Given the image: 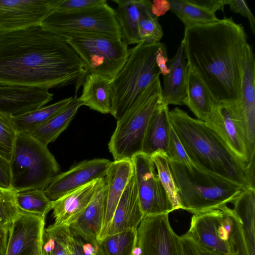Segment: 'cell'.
I'll return each mask as SVG.
<instances>
[{
  "label": "cell",
  "instance_id": "49",
  "mask_svg": "<svg viewBox=\"0 0 255 255\" xmlns=\"http://www.w3.org/2000/svg\"></svg>",
  "mask_w": 255,
  "mask_h": 255
},
{
  "label": "cell",
  "instance_id": "25",
  "mask_svg": "<svg viewBox=\"0 0 255 255\" xmlns=\"http://www.w3.org/2000/svg\"><path fill=\"white\" fill-rule=\"evenodd\" d=\"M112 80L100 75L88 73L78 98L82 105L102 114H111Z\"/></svg>",
  "mask_w": 255,
  "mask_h": 255
},
{
  "label": "cell",
  "instance_id": "13",
  "mask_svg": "<svg viewBox=\"0 0 255 255\" xmlns=\"http://www.w3.org/2000/svg\"><path fill=\"white\" fill-rule=\"evenodd\" d=\"M168 214L143 218L137 229L140 255H183L180 236L171 226Z\"/></svg>",
  "mask_w": 255,
  "mask_h": 255
},
{
  "label": "cell",
  "instance_id": "26",
  "mask_svg": "<svg viewBox=\"0 0 255 255\" xmlns=\"http://www.w3.org/2000/svg\"><path fill=\"white\" fill-rule=\"evenodd\" d=\"M183 104L199 120L204 122L208 120L217 104L200 79L188 66Z\"/></svg>",
  "mask_w": 255,
  "mask_h": 255
},
{
  "label": "cell",
  "instance_id": "30",
  "mask_svg": "<svg viewBox=\"0 0 255 255\" xmlns=\"http://www.w3.org/2000/svg\"><path fill=\"white\" fill-rule=\"evenodd\" d=\"M170 10L183 22L185 28L217 21L216 13L190 2L189 0H168Z\"/></svg>",
  "mask_w": 255,
  "mask_h": 255
},
{
  "label": "cell",
  "instance_id": "35",
  "mask_svg": "<svg viewBox=\"0 0 255 255\" xmlns=\"http://www.w3.org/2000/svg\"><path fill=\"white\" fill-rule=\"evenodd\" d=\"M159 179L169 196L175 209H180L178 190L173 178L169 159L163 152H156L151 156Z\"/></svg>",
  "mask_w": 255,
  "mask_h": 255
},
{
  "label": "cell",
  "instance_id": "48",
  "mask_svg": "<svg viewBox=\"0 0 255 255\" xmlns=\"http://www.w3.org/2000/svg\"><path fill=\"white\" fill-rule=\"evenodd\" d=\"M8 238V231L0 226V255H5Z\"/></svg>",
  "mask_w": 255,
  "mask_h": 255
},
{
  "label": "cell",
  "instance_id": "27",
  "mask_svg": "<svg viewBox=\"0 0 255 255\" xmlns=\"http://www.w3.org/2000/svg\"><path fill=\"white\" fill-rule=\"evenodd\" d=\"M82 106V103L77 96H75L65 108L29 134L47 145L49 143L54 141L67 128L78 110Z\"/></svg>",
  "mask_w": 255,
  "mask_h": 255
},
{
  "label": "cell",
  "instance_id": "36",
  "mask_svg": "<svg viewBox=\"0 0 255 255\" xmlns=\"http://www.w3.org/2000/svg\"><path fill=\"white\" fill-rule=\"evenodd\" d=\"M19 213L16 192L0 187V226L8 231Z\"/></svg>",
  "mask_w": 255,
  "mask_h": 255
},
{
  "label": "cell",
  "instance_id": "1",
  "mask_svg": "<svg viewBox=\"0 0 255 255\" xmlns=\"http://www.w3.org/2000/svg\"><path fill=\"white\" fill-rule=\"evenodd\" d=\"M87 67L67 39L41 25L0 32V85L50 89L74 84L75 96Z\"/></svg>",
  "mask_w": 255,
  "mask_h": 255
},
{
  "label": "cell",
  "instance_id": "45",
  "mask_svg": "<svg viewBox=\"0 0 255 255\" xmlns=\"http://www.w3.org/2000/svg\"><path fill=\"white\" fill-rule=\"evenodd\" d=\"M167 48L164 43L157 50L156 55V64L160 71V74L165 76L168 73V69L167 66L168 62Z\"/></svg>",
  "mask_w": 255,
  "mask_h": 255
},
{
  "label": "cell",
  "instance_id": "11",
  "mask_svg": "<svg viewBox=\"0 0 255 255\" xmlns=\"http://www.w3.org/2000/svg\"><path fill=\"white\" fill-rule=\"evenodd\" d=\"M131 161L144 217L169 214L174 211V206L155 171L151 156L140 153L135 155Z\"/></svg>",
  "mask_w": 255,
  "mask_h": 255
},
{
  "label": "cell",
  "instance_id": "16",
  "mask_svg": "<svg viewBox=\"0 0 255 255\" xmlns=\"http://www.w3.org/2000/svg\"><path fill=\"white\" fill-rule=\"evenodd\" d=\"M45 218L20 212L8 231L5 255H41Z\"/></svg>",
  "mask_w": 255,
  "mask_h": 255
},
{
  "label": "cell",
  "instance_id": "3",
  "mask_svg": "<svg viewBox=\"0 0 255 255\" xmlns=\"http://www.w3.org/2000/svg\"><path fill=\"white\" fill-rule=\"evenodd\" d=\"M169 117L194 165L246 188V164L205 122L192 118L178 107L169 111Z\"/></svg>",
  "mask_w": 255,
  "mask_h": 255
},
{
  "label": "cell",
  "instance_id": "15",
  "mask_svg": "<svg viewBox=\"0 0 255 255\" xmlns=\"http://www.w3.org/2000/svg\"><path fill=\"white\" fill-rule=\"evenodd\" d=\"M112 161L105 158L83 161L58 174L44 190L52 201L96 180L105 178Z\"/></svg>",
  "mask_w": 255,
  "mask_h": 255
},
{
  "label": "cell",
  "instance_id": "6",
  "mask_svg": "<svg viewBox=\"0 0 255 255\" xmlns=\"http://www.w3.org/2000/svg\"><path fill=\"white\" fill-rule=\"evenodd\" d=\"M158 77L142 92L134 104L117 122L108 143L114 160H131L142 153L146 129L150 118L161 105L165 104Z\"/></svg>",
  "mask_w": 255,
  "mask_h": 255
},
{
  "label": "cell",
  "instance_id": "23",
  "mask_svg": "<svg viewBox=\"0 0 255 255\" xmlns=\"http://www.w3.org/2000/svg\"><path fill=\"white\" fill-rule=\"evenodd\" d=\"M168 73L163 76V87L161 95L167 105H184L188 65L184 48L181 42L174 57L167 62Z\"/></svg>",
  "mask_w": 255,
  "mask_h": 255
},
{
  "label": "cell",
  "instance_id": "21",
  "mask_svg": "<svg viewBox=\"0 0 255 255\" xmlns=\"http://www.w3.org/2000/svg\"><path fill=\"white\" fill-rule=\"evenodd\" d=\"M133 172L131 160L112 161L105 177L107 197L105 213L98 243L103 239L117 206Z\"/></svg>",
  "mask_w": 255,
  "mask_h": 255
},
{
  "label": "cell",
  "instance_id": "31",
  "mask_svg": "<svg viewBox=\"0 0 255 255\" xmlns=\"http://www.w3.org/2000/svg\"><path fill=\"white\" fill-rule=\"evenodd\" d=\"M72 239L69 226L49 225L44 230L41 255H67Z\"/></svg>",
  "mask_w": 255,
  "mask_h": 255
},
{
  "label": "cell",
  "instance_id": "8",
  "mask_svg": "<svg viewBox=\"0 0 255 255\" xmlns=\"http://www.w3.org/2000/svg\"><path fill=\"white\" fill-rule=\"evenodd\" d=\"M41 26L66 39L75 35L97 34L122 40L115 9L107 2L75 11L63 12L54 9Z\"/></svg>",
  "mask_w": 255,
  "mask_h": 255
},
{
  "label": "cell",
  "instance_id": "9",
  "mask_svg": "<svg viewBox=\"0 0 255 255\" xmlns=\"http://www.w3.org/2000/svg\"><path fill=\"white\" fill-rule=\"evenodd\" d=\"M86 65L90 73L112 80L124 67L128 45L122 40L97 34L79 35L67 38Z\"/></svg>",
  "mask_w": 255,
  "mask_h": 255
},
{
  "label": "cell",
  "instance_id": "17",
  "mask_svg": "<svg viewBox=\"0 0 255 255\" xmlns=\"http://www.w3.org/2000/svg\"><path fill=\"white\" fill-rule=\"evenodd\" d=\"M49 90L0 85V111L16 116L43 107L53 99Z\"/></svg>",
  "mask_w": 255,
  "mask_h": 255
},
{
  "label": "cell",
  "instance_id": "46",
  "mask_svg": "<svg viewBox=\"0 0 255 255\" xmlns=\"http://www.w3.org/2000/svg\"><path fill=\"white\" fill-rule=\"evenodd\" d=\"M246 184L245 188L255 189V155H254L246 168Z\"/></svg>",
  "mask_w": 255,
  "mask_h": 255
},
{
  "label": "cell",
  "instance_id": "38",
  "mask_svg": "<svg viewBox=\"0 0 255 255\" xmlns=\"http://www.w3.org/2000/svg\"><path fill=\"white\" fill-rule=\"evenodd\" d=\"M166 154L170 160L182 163L188 166L193 164L172 126Z\"/></svg>",
  "mask_w": 255,
  "mask_h": 255
},
{
  "label": "cell",
  "instance_id": "40",
  "mask_svg": "<svg viewBox=\"0 0 255 255\" xmlns=\"http://www.w3.org/2000/svg\"><path fill=\"white\" fill-rule=\"evenodd\" d=\"M180 240L183 255H226L204 248L186 233L180 236Z\"/></svg>",
  "mask_w": 255,
  "mask_h": 255
},
{
  "label": "cell",
  "instance_id": "29",
  "mask_svg": "<svg viewBox=\"0 0 255 255\" xmlns=\"http://www.w3.org/2000/svg\"><path fill=\"white\" fill-rule=\"evenodd\" d=\"M73 97L65 98L53 104L42 107L16 116L11 120L16 133L29 134L65 108Z\"/></svg>",
  "mask_w": 255,
  "mask_h": 255
},
{
  "label": "cell",
  "instance_id": "5",
  "mask_svg": "<svg viewBox=\"0 0 255 255\" xmlns=\"http://www.w3.org/2000/svg\"><path fill=\"white\" fill-rule=\"evenodd\" d=\"M162 43L140 42L129 49L122 69L111 82L112 111L117 120L121 119L160 71L156 55Z\"/></svg>",
  "mask_w": 255,
  "mask_h": 255
},
{
  "label": "cell",
  "instance_id": "2",
  "mask_svg": "<svg viewBox=\"0 0 255 255\" xmlns=\"http://www.w3.org/2000/svg\"><path fill=\"white\" fill-rule=\"evenodd\" d=\"M188 66L217 104L240 99L248 35L232 17L185 28L181 42Z\"/></svg>",
  "mask_w": 255,
  "mask_h": 255
},
{
  "label": "cell",
  "instance_id": "32",
  "mask_svg": "<svg viewBox=\"0 0 255 255\" xmlns=\"http://www.w3.org/2000/svg\"><path fill=\"white\" fill-rule=\"evenodd\" d=\"M16 201L20 212L46 218L52 210V201L44 190L31 189L16 193Z\"/></svg>",
  "mask_w": 255,
  "mask_h": 255
},
{
  "label": "cell",
  "instance_id": "39",
  "mask_svg": "<svg viewBox=\"0 0 255 255\" xmlns=\"http://www.w3.org/2000/svg\"><path fill=\"white\" fill-rule=\"evenodd\" d=\"M73 255H105L98 243H92L73 235L72 243Z\"/></svg>",
  "mask_w": 255,
  "mask_h": 255
},
{
  "label": "cell",
  "instance_id": "24",
  "mask_svg": "<svg viewBox=\"0 0 255 255\" xmlns=\"http://www.w3.org/2000/svg\"><path fill=\"white\" fill-rule=\"evenodd\" d=\"M168 106L163 104L152 115L145 134L142 153L151 156L158 152L166 153L171 125Z\"/></svg>",
  "mask_w": 255,
  "mask_h": 255
},
{
  "label": "cell",
  "instance_id": "18",
  "mask_svg": "<svg viewBox=\"0 0 255 255\" xmlns=\"http://www.w3.org/2000/svg\"><path fill=\"white\" fill-rule=\"evenodd\" d=\"M239 103L252 156L255 152V61L252 47L249 43L245 49Z\"/></svg>",
  "mask_w": 255,
  "mask_h": 255
},
{
  "label": "cell",
  "instance_id": "37",
  "mask_svg": "<svg viewBox=\"0 0 255 255\" xmlns=\"http://www.w3.org/2000/svg\"><path fill=\"white\" fill-rule=\"evenodd\" d=\"M16 135L11 116L0 111V155L9 161Z\"/></svg>",
  "mask_w": 255,
  "mask_h": 255
},
{
  "label": "cell",
  "instance_id": "14",
  "mask_svg": "<svg viewBox=\"0 0 255 255\" xmlns=\"http://www.w3.org/2000/svg\"><path fill=\"white\" fill-rule=\"evenodd\" d=\"M62 0H0V32L41 25Z\"/></svg>",
  "mask_w": 255,
  "mask_h": 255
},
{
  "label": "cell",
  "instance_id": "42",
  "mask_svg": "<svg viewBox=\"0 0 255 255\" xmlns=\"http://www.w3.org/2000/svg\"><path fill=\"white\" fill-rule=\"evenodd\" d=\"M226 5L229 6L231 10L239 13L249 20L252 32L255 33V18L246 1L243 0H226Z\"/></svg>",
  "mask_w": 255,
  "mask_h": 255
},
{
  "label": "cell",
  "instance_id": "41",
  "mask_svg": "<svg viewBox=\"0 0 255 255\" xmlns=\"http://www.w3.org/2000/svg\"><path fill=\"white\" fill-rule=\"evenodd\" d=\"M106 2V0H62L55 10L63 12L75 11Z\"/></svg>",
  "mask_w": 255,
  "mask_h": 255
},
{
  "label": "cell",
  "instance_id": "43",
  "mask_svg": "<svg viewBox=\"0 0 255 255\" xmlns=\"http://www.w3.org/2000/svg\"><path fill=\"white\" fill-rule=\"evenodd\" d=\"M0 187L11 189L10 161L0 155Z\"/></svg>",
  "mask_w": 255,
  "mask_h": 255
},
{
  "label": "cell",
  "instance_id": "33",
  "mask_svg": "<svg viewBox=\"0 0 255 255\" xmlns=\"http://www.w3.org/2000/svg\"><path fill=\"white\" fill-rule=\"evenodd\" d=\"M98 243L105 255H133L137 246V230H127L107 236Z\"/></svg>",
  "mask_w": 255,
  "mask_h": 255
},
{
  "label": "cell",
  "instance_id": "19",
  "mask_svg": "<svg viewBox=\"0 0 255 255\" xmlns=\"http://www.w3.org/2000/svg\"><path fill=\"white\" fill-rule=\"evenodd\" d=\"M105 180H96L52 201L53 224L70 227L75 222Z\"/></svg>",
  "mask_w": 255,
  "mask_h": 255
},
{
  "label": "cell",
  "instance_id": "44",
  "mask_svg": "<svg viewBox=\"0 0 255 255\" xmlns=\"http://www.w3.org/2000/svg\"><path fill=\"white\" fill-rule=\"evenodd\" d=\"M189 1L215 13L218 10L223 11L226 5V0H189Z\"/></svg>",
  "mask_w": 255,
  "mask_h": 255
},
{
  "label": "cell",
  "instance_id": "4",
  "mask_svg": "<svg viewBox=\"0 0 255 255\" xmlns=\"http://www.w3.org/2000/svg\"><path fill=\"white\" fill-rule=\"evenodd\" d=\"M178 190L180 209L196 214L220 209L232 203L244 189L225 178L193 164L169 160Z\"/></svg>",
  "mask_w": 255,
  "mask_h": 255
},
{
  "label": "cell",
  "instance_id": "12",
  "mask_svg": "<svg viewBox=\"0 0 255 255\" xmlns=\"http://www.w3.org/2000/svg\"><path fill=\"white\" fill-rule=\"evenodd\" d=\"M239 101L217 104L205 122L247 165L251 158Z\"/></svg>",
  "mask_w": 255,
  "mask_h": 255
},
{
  "label": "cell",
  "instance_id": "34",
  "mask_svg": "<svg viewBox=\"0 0 255 255\" xmlns=\"http://www.w3.org/2000/svg\"><path fill=\"white\" fill-rule=\"evenodd\" d=\"M152 2L142 0L138 20V30L140 42L153 44L160 42L163 36L161 26L157 16L151 10Z\"/></svg>",
  "mask_w": 255,
  "mask_h": 255
},
{
  "label": "cell",
  "instance_id": "28",
  "mask_svg": "<svg viewBox=\"0 0 255 255\" xmlns=\"http://www.w3.org/2000/svg\"><path fill=\"white\" fill-rule=\"evenodd\" d=\"M116 17L120 27L122 40L128 45L140 42L138 24L142 0H114Z\"/></svg>",
  "mask_w": 255,
  "mask_h": 255
},
{
  "label": "cell",
  "instance_id": "47",
  "mask_svg": "<svg viewBox=\"0 0 255 255\" xmlns=\"http://www.w3.org/2000/svg\"><path fill=\"white\" fill-rule=\"evenodd\" d=\"M170 7L169 2L167 0H153L152 2V11L157 17L164 14Z\"/></svg>",
  "mask_w": 255,
  "mask_h": 255
},
{
  "label": "cell",
  "instance_id": "20",
  "mask_svg": "<svg viewBox=\"0 0 255 255\" xmlns=\"http://www.w3.org/2000/svg\"><path fill=\"white\" fill-rule=\"evenodd\" d=\"M143 217L133 169L102 240L107 236L127 230H137Z\"/></svg>",
  "mask_w": 255,
  "mask_h": 255
},
{
  "label": "cell",
  "instance_id": "7",
  "mask_svg": "<svg viewBox=\"0 0 255 255\" xmlns=\"http://www.w3.org/2000/svg\"><path fill=\"white\" fill-rule=\"evenodd\" d=\"M10 164L11 188L16 193L44 190L60 173L47 145L29 134L16 133Z\"/></svg>",
  "mask_w": 255,
  "mask_h": 255
},
{
  "label": "cell",
  "instance_id": "22",
  "mask_svg": "<svg viewBox=\"0 0 255 255\" xmlns=\"http://www.w3.org/2000/svg\"><path fill=\"white\" fill-rule=\"evenodd\" d=\"M107 197L106 181L79 218L70 226L73 235L92 243H98L105 213Z\"/></svg>",
  "mask_w": 255,
  "mask_h": 255
},
{
  "label": "cell",
  "instance_id": "10",
  "mask_svg": "<svg viewBox=\"0 0 255 255\" xmlns=\"http://www.w3.org/2000/svg\"><path fill=\"white\" fill-rule=\"evenodd\" d=\"M233 210L226 206L194 214L186 234L204 248L223 255H236L230 240Z\"/></svg>",
  "mask_w": 255,
  "mask_h": 255
}]
</instances>
